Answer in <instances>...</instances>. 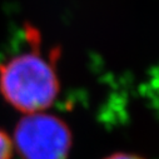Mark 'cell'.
Wrapping results in <instances>:
<instances>
[{
  "instance_id": "obj_1",
  "label": "cell",
  "mask_w": 159,
  "mask_h": 159,
  "mask_svg": "<svg viewBox=\"0 0 159 159\" xmlns=\"http://www.w3.org/2000/svg\"><path fill=\"white\" fill-rule=\"evenodd\" d=\"M0 93L7 103L25 115L44 111L59 94L53 61L39 50H31L0 64Z\"/></svg>"
},
{
  "instance_id": "obj_2",
  "label": "cell",
  "mask_w": 159,
  "mask_h": 159,
  "mask_svg": "<svg viewBox=\"0 0 159 159\" xmlns=\"http://www.w3.org/2000/svg\"><path fill=\"white\" fill-rule=\"evenodd\" d=\"M13 144L23 159H66L73 137L64 120L42 111L20 119Z\"/></svg>"
},
{
  "instance_id": "obj_3",
  "label": "cell",
  "mask_w": 159,
  "mask_h": 159,
  "mask_svg": "<svg viewBox=\"0 0 159 159\" xmlns=\"http://www.w3.org/2000/svg\"><path fill=\"white\" fill-rule=\"evenodd\" d=\"M14 153V144L11 138L0 129V159H11Z\"/></svg>"
},
{
  "instance_id": "obj_4",
  "label": "cell",
  "mask_w": 159,
  "mask_h": 159,
  "mask_svg": "<svg viewBox=\"0 0 159 159\" xmlns=\"http://www.w3.org/2000/svg\"><path fill=\"white\" fill-rule=\"evenodd\" d=\"M104 159H144V158L135 154H129V153H114Z\"/></svg>"
}]
</instances>
